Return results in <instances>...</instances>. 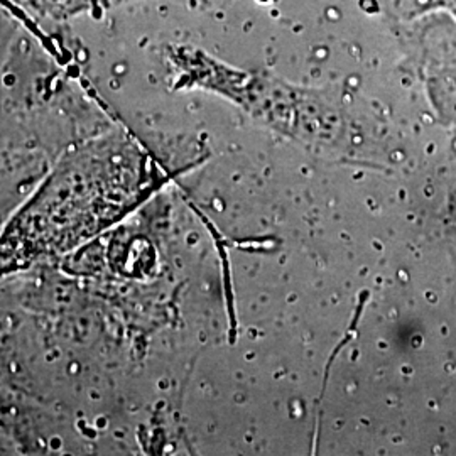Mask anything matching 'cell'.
I'll return each instance as SVG.
<instances>
[{"label": "cell", "instance_id": "6da1fadb", "mask_svg": "<svg viewBox=\"0 0 456 456\" xmlns=\"http://www.w3.org/2000/svg\"><path fill=\"white\" fill-rule=\"evenodd\" d=\"M78 169L51 178L33 203L11 225L0 247V274L39 256L63 252L107 227L122 210L105 183Z\"/></svg>", "mask_w": 456, "mask_h": 456}, {"label": "cell", "instance_id": "7a4b0ae2", "mask_svg": "<svg viewBox=\"0 0 456 456\" xmlns=\"http://www.w3.org/2000/svg\"><path fill=\"white\" fill-rule=\"evenodd\" d=\"M448 4L450 0H391L395 16L408 22L438 11H448Z\"/></svg>", "mask_w": 456, "mask_h": 456}]
</instances>
